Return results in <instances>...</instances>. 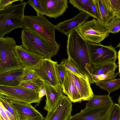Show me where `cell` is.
Wrapping results in <instances>:
<instances>
[{
    "mask_svg": "<svg viewBox=\"0 0 120 120\" xmlns=\"http://www.w3.org/2000/svg\"><path fill=\"white\" fill-rule=\"evenodd\" d=\"M117 57L118 60V67L119 68V76L120 77V49L117 53Z\"/></svg>",
    "mask_w": 120,
    "mask_h": 120,
    "instance_id": "cell-40",
    "label": "cell"
},
{
    "mask_svg": "<svg viewBox=\"0 0 120 120\" xmlns=\"http://www.w3.org/2000/svg\"><path fill=\"white\" fill-rule=\"evenodd\" d=\"M117 47H120V42L119 44L117 46Z\"/></svg>",
    "mask_w": 120,
    "mask_h": 120,
    "instance_id": "cell-42",
    "label": "cell"
},
{
    "mask_svg": "<svg viewBox=\"0 0 120 120\" xmlns=\"http://www.w3.org/2000/svg\"><path fill=\"white\" fill-rule=\"evenodd\" d=\"M118 104L120 105V95L119 96L118 99Z\"/></svg>",
    "mask_w": 120,
    "mask_h": 120,
    "instance_id": "cell-41",
    "label": "cell"
},
{
    "mask_svg": "<svg viewBox=\"0 0 120 120\" xmlns=\"http://www.w3.org/2000/svg\"><path fill=\"white\" fill-rule=\"evenodd\" d=\"M0 102L5 108L13 115L15 120H19V116L16 109L11 104L4 96L0 94Z\"/></svg>",
    "mask_w": 120,
    "mask_h": 120,
    "instance_id": "cell-29",
    "label": "cell"
},
{
    "mask_svg": "<svg viewBox=\"0 0 120 120\" xmlns=\"http://www.w3.org/2000/svg\"><path fill=\"white\" fill-rule=\"evenodd\" d=\"M61 88L62 91L72 102H80L82 101L76 87L67 73Z\"/></svg>",
    "mask_w": 120,
    "mask_h": 120,
    "instance_id": "cell-19",
    "label": "cell"
},
{
    "mask_svg": "<svg viewBox=\"0 0 120 120\" xmlns=\"http://www.w3.org/2000/svg\"><path fill=\"white\" fill-rule=\"evenodd\" d=\"M96 85L101 89L107 90L109 94L120 88V78L105 83L97 82Z\"/></svg>",
    "mask_w": 120,
    "mask_h": 120,
    "instance_id": "cell-27",
    "label": "cell"
},
{
    "mask_svg": "<svg viewBox=\"0 0 120 120\" xmlns=\"http://www.w3.org/2000/svg\"><path fill=\"white\" fill-rule=\"evenodd\" d=\"M0 94L4 96L9 100L29 104L34 103L39 104L41 101L38 93L19 85L14 86H0Z\"/></svg>",
    "mask_w": 120,
    "mask_h": 120,
    "instance_id": "cell-7",
    "label": "cell"
},
{
    "mask_svg": "<svg viewBox=\"0 0 120 120\" xmlns=\"http://www.w3.org/2000/svg\"><path fill=\"white\" fill-rule=\"evenodd\" d=\"M91 63L94 66L115 63L117 59L116 51L111 45L87 42Z\"/></svg>",
    "mask_w": 120,
    "mask_h": 120,
    "instance_id": "cell-8",
    "label": "cell"
},
{
    "mask_svg": "<svg viewBox=\"0 0 120 120\" xmlns=\"http://www.w3.org/2000/svg\"><path fill=\"white\" fill-rule=\"evenodd\" d=\"M90 16L84 12L80 11L73 18L59 22L56 25V29L68 36L73 30L76 29L86 21Z\"/></svg>",
    "mask_w": 120,
    "mask_h": 120,
    "instance_id": "cell-16",
    "label": "cell"
},
{
    "mask_svg": "<svg viewBox=\"0 0 120 120\" xmlns=\"http://www.w3.org/2000/svg\"><path fill=\"white\" fill-rule=\"evenodd\" d=\"M69 3L79 11L84 12L102 23L98 0H69Z\"/></svg>",
    "mask_w": 120,
    "mask_h": 120,
    "instance_id": "cell-14",
    "label": "cell"
},
{
    "mask_svg": "<svg viewBox=\"0 0 120 120\" xmlns=\"http://www.w3.org/2000/svg\"><path fill=\"white\" fill-rule=\"evenodd\" d=\"M109 33L116 34L120 31V17H115L106 25Z\"/></svg>",
    "mask_w": 120,
    "mask_h": 120,
    "instance_id": "cell-30",
    "label": "cell"
},
{
    "mask_svg": "<svg viewBox=\"0 0 120 120\" xmlns=\"http://www.w3.org/2000/svg\"><path fill=\"white\" fill-rule=\"evenodd\" d=\"M45 15L56 19L62 15L68 8V0H41Z\"/></svg>",
    "mask_w": 120,
    "mask_h": 120,
    "instance_id": "cell-13",
    "label": "cell"
},
{
    "mask_svg": "<svg viewBox=\"0 0 120 120\" xmlns=\"http://www.w3.org/2000/svg\"><path fill=\"white\" fill-rule=\"evenodd\" d=\"M21 28L48 40L54 45H59L55 40L56 25L43 15L37 13L36 16L25 15Z\"/></svg>",
    "mask_w": 120,
    "mask_h": 120,
    "instance_id": "cell-4",
    "label": "cell"
},
{
    "mask_svg": "<svg viewBox=\"0 0 120 120\" xmlns=\"http://www.w3.org/2000/svg\"><path fill=\"white\" fill-rule=\"evenodd\" d=\"M0 120H10L4 110L2 104L0 102Z\"/></svg>",
    "mask_w": 120,
    "mask_h": 120,
    "instance_id": "cell-36",
    "label": "cell"
},
{
    "mask_svg": "<svg viewBox=\"0 0 120 120\" xmlns=\"http://www.w3.org/2000/svg\"><path fill=\"white\" fill-rule=\"evenodd\" d=\"M23 0H0V10L12 4V3L17 1L23 2Z\"/></svg>",
    "mask_w": 120,
    "mask_h": 120,
    "instance_id": "cell-35",
    "label": "cell"
},
{
    "mask_svg": "<svg viewBox=\"0 0 120 120\" xmlns=\"http://www.w3.org/2000/svg\"><path fill=\"white\" fill-rule=\"evenodd\" d=\"M119 73V72L115 73L110 71L106 74L91 76L89 80L90 84L95 83L97 82H106L115 79L116 76Z\"/></svg>",
    "mask_w": 120,
    "mask_h": 120,
    "instance_id": "cell-24",
    "label": "cell"
},
{
    "mask_svg": "<svg viewBox=\"0 0 120 120\" xmlns=\"http://www.w3.org/2000/svg\"><path fill=\"white\" fill-rule=\"evenodd\" d=\"M113 102L103 106L84 108L68 120H107Z\"/></svg>",
    "mask_w": 120,
    "mask_h": 120,
    "instance_id": "cell-10",
    "label": "cell"
},
{
    "mask_svg": "<svg viewBox=\"0 0 120 120\" xmlns=\"http://www.w3.org/2000/svg\"><path fill=\"white\" fill-rule=\"evenodd\" d=\"M15 51L17 56L23 68H36L45 58L42 56L28 50L22 45H17Z\"/></svg>",
    "mask_w": 120,
    "mask_h": 120,
    "instance_id": "cell-12",
    "label": "cell"
},
{
    "mask_svg": "<svg viewBox=\"0 0 120 120\" xmlns=\"http://www.w3.org/2000/svg\"><path fill=\"white\" fill-rule=\"evenodd\" d=\"M38 93L39 97L41 101L42 97L46 95V92L44 84Z\"/></svg>",
    "mask_w": 120,
    "mask_h": 120,
    "instance_id": "cell-38",
    "label": "cell"
},
{
    "mask_svg": "<svg viewBox=\"0 0 120 120\" xmlns=\"http://www.w3.org/2000/svg\"><path fill=\"white\" fill-rule=\"evenodd\" d=\"M102 23L106 26L115 17L108 4L107 0H98Z\"/></svg>",
    "mask_w": 120,
    "mask_h": 120,
    "instance_id": "cell-21",
    "label": "cell"
},
{
    "mask_svg": "<svg viewBox=\"0 0 120 120\" xmlns=\"http://www.w3.org/2000/svg\"><path fill=\"white\" fill-rule=\"evenodd\" d=\"M3 106L4 110L10 120H15L11 114L7 110L3 105Z\"/></svg>",
    "mask_w": 120,
    "mask_h": 120,
    "instance_id": "cell-39",
    "label": "cell"
},
{
    "mask_svg": "<svg viewBox=\"0 0 120 120\" xmlns=\"http://www.w3.org/2000/svg\"><path fill=\"white\" fill-rule=\"evenodd\" d=\"M56 69L58 77L61 86L63 85L66 75V69L60 64H56Z\"/></svg>",
    "mask_w": 120,
    "mask_h": 120,
    "instance_id": "cell-34",
    "label": "cell"
},
{
    "mask_svg": "<svg viewBox=\"0 0 120 120\" xmlns=\"http://www.w3.org/2000/svg\"><path fill=\"white\" fill-rule=\"evenodd\" d=\"M17 45L13 38L0 37V74L23 69L16 53Z\"/></svg>",
    "mask_w": 120,
    "mask_h": 120,
    "instance_id": "cell-5",
    "label": "cell"
},
{
    "mask_svg": "<svg viewBox=\"0 0 120 120\" xmlns=\"http://www.w3.org/2000/svg\"><path fill=\"white\" fill-rule=\"evenodd\" d=\"M21 37L22 45L24 48L45 58L51 59L57 54L59 49V44L54 45L48 40L24 29L22 31Z\"/></svg>",
    "mask_w": 120,
    "mask_h": 120,
    "instance_id": "cell-2",
    "label": "cell"
},
{
    "mask_svg": "<svg viewBox=\"0 0 120 120\" xmlns=\"http://www.w3.org/2000/svg\"><path fill=\"white\" fill-rule=\"evenodd\" d=\"M67 36L66 51L68 58L89 78L92 67L87 42L76 29L72 30Z\"/></svg>",
    "mask_w": 120,
    "mask_h": 120,
    "instance_id": "cell-1",
    "label": "cell"
},
{
    "mask_svg": "<svg viewBox=\"0 0 120 120\" xmlns=\"http://www.w3.org/2000/svg\"><path fill=\"white\" fill-rule=\"evenodd\" d=\"M22 74L19 77V81L21 83L39 77L36 73L34 69L24 67Z\"/></svg>",
    "mask_w": 120,
    "mask_h": 120,
    "instance_id": "cell-28",
    "label": "cell"
},
{
    "mask_svg": "<svg viewBox=\"0 0 120 120\" xmlns=\"http://www.w3.org/2000/svg\"><path fill=\"white\" fill-rule=\"evenodd\" d=\"M57 62L44 58L35 68L36 72L43 81L55 87H61L56 69Z\"/></svg>",
    "mask_w": 120,
    "mask_h": 120,
    "instance_id": "cell-9",
    "label": "cell"
},
{
    "mask_svg": "<svg viewBox=\"0 0 120 120\" xmlns=\"http://www.w3.org/2000/svg\"><path fill=\"white\" fill-rule=\"evenodd\" d=\"M60 64L77 76L84 79L88 78L80 70L72 60L68 58L63 59Z\"/></svg>",
    "mask_w": 120,
    "mask_h": 120,
    "instance_id": "cell-26",
    "label": "cell"
},
{
    "mask_svg": "<svg viewBox=\"0 0 120 120\" xmlns=\"http://www.w3.org/2000/svg\"><path fill=\"white\" fill-rule=\"evenodd\" d=\"M27 2V3L36 11L37 14L40 13L43 15H45L44 9L41 0H29Z\"/></svg>",
    "mask_w": 120,
    "mask_h": 120,
    "instance_id": "cell-33",
    "label": "cell"
},
{
    "mask_svg": "<svg viewBox=\"0 0 120 120\" xmlns=\"http://www.w3.org/2000/svg\"><path fill=\"white\" fill-rule=\"evenodd\" d=\"M76 29L85 41L91 43H100L109 34L106 26L94 18L86 21Z\"/></svg>",
    "mask_w": 120,
    "mask_h": 120,
    "instance_id": "cell-6",
    "label": "cell"
},
{
    "mask_svg": "<svg viewBox=\"0 0 120 120\" xmlns=\"http://www.w3.org/2000/svg\"><path fill=\"white\" fill-rule=\"evenodd\" d=\"M9 101L18 112L19 120L42 115L31 104L19 101Z\"/></svg>",
    "mask_w": 120,
    "mask_h": 120,
    "instance_id": "cell-18",
    "label": "cell"
},
{
    "mask_svg": "<svg viewBox=\"0 0 120 120\" xmlns=\"http://www.w3.org/2000/svg\"><path fill=\"white\" fill-rule=\"evenodd\" d=\"M118 67V66L115 63L94 66L92 67L91 74L88 79L91 76L106 74L110 71L114 73Z\"/></svg>",
    "mask_w": 120,
    "mask_h": 120,
    "instance_id": "cell-23",
    "label": "cell"
},
{
    "mask_svg": "<svg viewBox=\"0 0 120 120\" xmlns=\"http://www.w3.org/2000/svg\"><path fill=\"white\" fill-rule=\"evenodd\" d=\"M115 17H120V0H107Z\"/></svg>",
    "mask_w": 120,
    "mask_h": 120,
    "instance_id": "cell-32",
    "label": "cell"
},
{
    "mask_svg": "<svg viewBox=\"0 0 120 120\" xmlns=\"http://www.w3.org/2000/svg\"><path fill=\"white\" fill-rule=\"evenodd\" d=\"M43 81L46 97V104L44 109L48 112H50L58 105L63 95L62 89L61 87H55Z\"/></svg>",
    "mask_w": 120,
    "mask_h": 120,
    "instance_id": "cell-15",
    "label": "cell"
},
{
    "mask_svg": "<svg viewBox=\"0 0 120 120\" xmlns=\"http://www.w3.org/2000/svg\"><path fill=\"white\" fill-rule=\"evenodd\" d=\"M86 104V109H89L104 105L113 102L109 94L102 95L94 94Z\"/></svg>",
    "mask_w": 120,
    "mask_h": 120,
    "instance_id": "cell-22",
    "label": "cell"
},
{
    "mask_svg": "<svg viewBox=\"0 0 120 120\" xmlns=\"http://www.w3.org/2000/svg\"><path fill=\"white\" fill-rule=\"evenodd\" d=\"M43 84V81L39 77L24 81L19 85L28 89L35 90L39 93Z\"/></svg>",
    "mask_w": 120,
    "mask_h": 120,
    "instance_id": "cell-25",
    "label": "cell"
},
{
    "mask_svg": "<svg viewBox=\"0 0 120 120\" xmlns=\"http://www.w3.org/2000/svg\"><path fill=\"white\" fill-rule=\"evenodd\" d=\"M45 118L42 115L26 118L20 120H44Z\"/></svg>",
    "mask_w": 120,
    "mask_h": 120,
    "instance_id": "cell-37",
    "label": "cell"
},
{
    "mask_svg": "<svg viewBox=\"0 0 120 120\" xmlns=\"http://www.w3.org/2000/svg\"><path fill=\"white\" fill-rule=\"evenodd\" d=\"M107 120H120V105L113 103Z\"/></svg>",
    "mask_w": 120,
    "mask_h": 120,
    "instance_id": "cell-31",
    "label": "cell"
},
{
    "mask_svg": "<svg viewBox=\"0 0 120 120\" xmlns=\"http://www.w3.org/2000/svg\"><path fill=\"white\" fill-rule=\"evenodd\" d=\"M72 110V102L63 94L57 106L51 112H48L44 120H68L71 116Z\"/></svg>",
    "mask_w": 120,
    "mask_h": 120,
    "instance_id": "cell-11",
    "label": "cell"
},
{
    "mask_svg": "<svg viewBox=\"0 0 120 120\" xmlns=\"http://www.w3.org/2000/svg\"><path fill=\"white\" fill-rule=\"evenodd\" d=\"M22 69L0 74V86H14L19 85L21 82L19 78L22 74Z\"/></svg>",
    "mask_w": 120,
    "mask_h": 120,
    "instance_id": "cell-20",
    "label": "cell"
},
{
    "mask_svg": "<svg viewBox=\"0 0 120 120\" xmlns=\"http://www.w3.org/2000/svg\"><path fill=\"white\" fill-rule=\"evenodd\" d=\"M27 4V2H23L0 10V37L15 29L21 28Z\"/></svg>",
    "mask_w": 120,
    "mask_h": 120,
    "instance_id": "cell-3",
    "label": "cell"
},
{
    "mask_svg": "<svg viewBox=\"0 0 120 120\" xmlns=\"http://www.w3.org/2000/svg\"><path fill=\"white\" fill-rule=\"evenodd\" d=\"M66 73L77 89L82 101H89L94 94L90 86L88 78L79 77L66 69Z\"/></svg>",
    "mask_w": 120,
    "mask_h": 120,
    "instance_id": "cell-17",
    "label": "cell"
}]
</instances>
